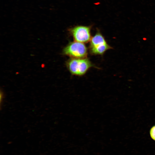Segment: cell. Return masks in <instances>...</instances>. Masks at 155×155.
Here are the masks:
<instances>
[{"mask_svg":"<svg viewBox=\"0 0 155 155\" xmlns=\"http://www.w3.org/2000/svg\"><path fill=\"white\" fill-rule=\"evenodd\" d=\"M67 67L73 75L82 76L84 75L94 65L87 57L72 58L66 62Z\"/></svg>","mask_w":155,"mask_h":155,"instance_id":"cell-1","label":"cell"},{"mask_svg":"<svg viewBox=\"0 0 155 155\" xmlns=\"http://www.w3.org/2000/svg\"><path fill=\"white\" fill-rule=\"evenodd\" d=\"M89 49L91 54L102 55L113 48L108 44L104 37L98 30L90 41Z\"/></svg>","mask_w":155,"mask_h":155,"instance_id":"cell-2","label":"cell"},{"mask_svg":"<svg viewBox=\"0 0 155 155\" xmlns=\"http://www.w3.org/2000/svg\"><path fill=\"white\" fill-rule=\"evenodd\" d=\"M63 53L72 58H84L88 55V49L84 43L71 42L64 48Z\"/></svg>","mask_w":155,"mask_h":155,"instance_id":"cell-3","label":"cell"},{"mask_svg":"<svg viewBox=\"0 0 155 155\" xmlns=\"http://www.w3.org/2000/svg\"><path fill=\"white\" fill-rule=\"evenodd\" d=\"M92 26L77 25L68 29L69 33L75 41L82 43H87L91 38V30Z\"/></svg>","mask_w":155,"mask_h":155,"instance_id":"cell-4","label":"cell"},{"mask_svg":"<svg viewBox=\"0 0 155 155\" xmlns=\"http://www.w3.org/2000/svg\"><path fill=\"white\" fill-rule=\"evenodd\" d=\"M150 135L151 138L155 141V125L151 128L150 131Z\"/></svg>","mask_w":155,"mask_h":155,"instance_id":"cell-5","label":"cell"}]
</instances>
